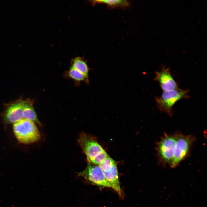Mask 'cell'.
Listing matches in <instances>:
<instances>
[{"label": "cell", "instance_id": "obj_2", "mask_svg": "<svg viewBox=\"0 0 207 207\" xmlns=\"http://www.w3.org/2000/svg\"><path fill=\"white\" fill-rule=\"evenodd\" d=\"M189 91L179 88L174 90L163 91L161 95L156 97V106L161 112L166 113L170 116L173 115V107L178 101L189 97Z\"/></svg>", "mask_w": 207, "mask_h": 207}, {"label": "cell", "instance_id": "obj_6", "mask_svg": "<svg viewBox=\"0 0 207 207\" xmlns=\"http://www.w3.org/2000/svg\"><path fill=\"white\" fill-rule=\"evenodd\" d=\"M87 161V166L85 169L78 173V175L88 182L99 188L111 187L102 169L98 165Z\"/></svg>", "mask_w": 207, "mask_h": 207}, {"label": "cell", "instance_id": "obj_11", "mask_svg": "<svg viewBox=\"0 0 207 207\" xmlns=\"http://www.w3.org/2000/svg\"><path fill=\"white\" fill-rule=\"evenodd\" d=\"M71 67L81 73L88 80L89 69L86 62L83 58L79 57L74 58L72 62Z\"/></svg>", "mask_w": 207, "mask_h": 207}, {"label": "cell", "instance_id": "obj_1", "mask_svg": "<svg viewBox=\"0 0 207 207\" xmlns=\"http://www.w3.org/2000/svg\"><path fill=\"white\" fill-rule=\"evenodd\" d=\"M78 141L88 161L98 165L109 156L92 136L82 132Z\"/></svg>", "mask_w": 207, "mask_h": 207}, {"label": "cell", "instance_id": "obj_8", "mask_svg": "<svg viewBox=\"0 0 207 207\" xmlns=\"http://www.w3.org/2000/svg\"><path fill=\"white\" fill-rule=\"evenodd\" d=\"M24 100L20 99L7 106L3 113V119L7 124H14L23 118Z\"/></svg>", "mask_w": 207, "mask_h": 207}, {"label": "cell", "instance_id": "obj_7", "mask_svg": "<svg viewBox=\"0 0 207 207\" xmlns=\"http://www.w3.org/2000/svg\"><path fill=\"white\" fill-rule=\"evenodd\" d=\"M98 165L103 172L107 181L111 187L120 196L122 195L119 179L116 164L109 156L106 158Z\"/></svg>", "mask_w": 207, "mask_h": 207}, {"label": "cell", "instance_id": "obj_13", "mask_svg": "<svg viewBox=\"0 0 207 207\" xmlns=\"http://www.w3.org/2000/svg\"><path fill=\"white\" fill-rule=\"evenodd\" d=\"M68 76L69 78L77 81H85L86 83L89 82V80L83 74L71 67L68 72Z\"/></svg>", "mask_w": 207, "mask_h": 207}, {"label": "cell", "instance_id": "obj_9", "mask_svg": "<svg viewBox=\"0 0 207 207\" xmlns=\"http://www.w3.org/2000/svg\"><path fill=\"white\" fill-rule=\"evenodd\" d=\"M154 80L159 83L163 91H170L178 88L177 83L171 73L169 68L163 66L160 71H156Z\"/></svg>", "mask_w": 207, "mask_h": 207}, {"label": "cell", "instance_id": "obj_12", "mask_svg": "<svg viewBox=\"0 0 207 207\" xmlns=\"http://www.w3.org/2000/svg\"><path fill=\"white\" fill-rule=\"evenodd\" d=\"M92 3L93 4L97 3H103L106 4L109 6L112 7H126L129 5V3L127 1L123 0H95L93 1Z\"/></svg>", "mask_w": 207, "mask_h": 207}, {"label": "cell", "instance_id": "obj_5", "mask_svg": "<svg viewBox=\"0 0 207 207\" xmlns=\"http://www.w3.org/2000/svg\"><path fill=\"white\" fill-rule=\"evenodd\" d=\"M195 140V137L191 135H185L178 133L173 158L169 165L171 168L176 167L188 156Z\"/></svg>", "mask_w": 207, "mask_h": 207}, {"label": "cell", "instance_id": "obj_10", "mask_svg": "<svg viewBox=\"0 0 207 207\" xmlns=\"http://www.w3.org/2000/svg\"><path fill=\"white\" fill-rule=\"evenodd\" d=\"M34 101L30 99L24 100L23 106V118L41 125L33 107Z\"/></svg>", "mask_w": 207, "mask_h": 207}, {"label": "cell", "instance_id": "obj_3", "mask_svg": "<svg viewBox=\"0 0 207 207\" xmlns=\"http://www.w3.org/2000/svg\"><path fill=\"white\" fill-rule=\"evenodd\" d=\"M14 134L20 143L27 144L37 141L40 138L39 131L34 122L23 118L13 125Z\"/></svg>", "mask_w": 207, "mask_h": 207}, {"label": "cell", "instance_id": "obj_4", "mask_svg": "<svg viewBox=\"0 0 207 207\" xmlns=\"http://www.w3.org/2000/svg\"><path fill=\"white\" fill-rule=\"evenodd\" d=\"M178 133L165 134L157 143L156 151L159 161L161 164L169 165L173 160L175 152Z\"/></svg>", "mask_w": 207, "mask_h": 207}]
</instances>
